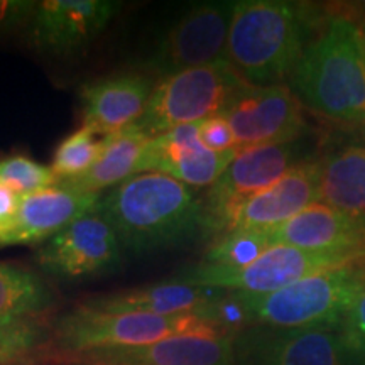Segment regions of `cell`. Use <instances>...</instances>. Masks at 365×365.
<instances>
[{
    "instance_id": "25",
    "label": "cell",
    "mask_w": 365,
    "mask_h": 365,
    "mask_svg": "<svg viewBox=\"0 0 365 365\" xmlns=\"http://www.w3.org/2000/svg\"><path fill=\"white\" fill-rule=\"evenodd\" d=\"M271 249L266 230H234L208 249L203 264L220 267H242L254 262Z\"/></svg>"
},
{
    "instance_id": "15",
    "label": "cell",
    "mask_w": 365,
    "mask_h": 365,
    "mask_svg": "<svg viewBox=\"0 0 365 365\" xmlns=\"http://www.w3.org/2000/svg\"><path fill=\"white\" fill-rule=\"evenodd\" d=\"M232 339L186 333L143 346L93 350L66 360L75 365H234Z\"/></svg>"
},
{
    "instance_id": "8",
    "label": "cell",
    "mask_w": 365,
    "mask_h": 365,
    "mask_svg": "<svg viewBox=\"0 0 365 365\" xmlns=\"http://www.w3.org/2000/svg\"><path fill=\"white\" fill-rule=\"evenodd\" d=\"M234 365H365L340 325H249L232 339Z\"/></svg>"
},
{
    "instance_id": "21",
    "label": "cell",
    "mask_w": 365,
    "mask_h": 365,
    "mask_svg": "<svg viewBox=\"0 0 365 365\" xmlns=\"http://www.w3.org/2000/svg\"><path fill=\"white\" fill-rule=\"evenodd\" d=\"M53 307L48 282L27 269L0 262V333L41 335L38 318Z\"/></svg>"
},
{
    "instance_id": "27",
    "label": "cell",
    "mask_w": 365,
    "mask_h": 365,
    "mask_svg": "<svg viewBox=\"0 0 365 365\" xmlns=\"http://www.w3.org/2000/svg\"><path fill=\"white\" fill-rule=\"evenodd\" d=\"M340 328L355 352L365 359V286L360 287L352 303L346 308L340 322Z\"/></svg>"
},
{
    "instance_id": "20",
    "label": "cell",
    "mask_w": 365,
    "mask_h": 365,
    "mask_svg": "<svg viewBox=\"0 0 365 365\" xmlns=\"http://www.w3.org/2000/svg\"><path fill=\"white\" fill-rule=\"evenodd\" d=\"M223 294L212 287L193 286L178 279L85 299L83 307L107 313H145L159 317L202 314Z\"/></svg>"
},
{
    "instance_id": "32",
    "label": "cell",
    "mask_w": 365,
    "mask_h": 365,
    "mask_svg": "<svg viewBox=\"0 0 365 365\" xmlns=\"http://www.w3.org/2000/svg\"><path fill=\"white\" fill-rule=\"evenodd\" d=\"M362 33H364V41H365V24H362Z\"/></svg>"
},
{
    "instance_id": "31",
    "label": "cell",
    "mask_w": 365,
    "mask_h": 365,
    "mask_svg": "<svg viewBox=\"0 0 365 365\" xmlns=\"http://www.w3.org/2000/svg\"><path fill=\"white\" fill-rule=\"evenodd\" d=\"M349 9H350V11L357 12L359 16L362 17V21H364V17H365V0H364V2H352V4H349Z\"/></svg>"
},
{
    "instance_id": "3",
    "label": "cell",
    "mask_w": 365,
    "mask_h": 365,
    "mask_svg": "<svg viewBox=\"0 0 365 365\" xmlns=\"http://www.w3.org/2000/svg\"><path fill=\"white\" fill-rule=\"evenodd\" d=\"M289 86L319 115L341 124H365L362 26L349 16L330 17L304 49Z\"/></svg>"
},
{
    "instance_id": "17",
    "label": "cell",
    "mask_w": 365,
    "mask_h": 365,
    "mask_svg": "<svg viewBox=\"0 0 365 365\" xmlns=\"http://www.w3.org/2000/svg\"><path fill=\"white\" fill-rule=\"evenodd\" d=\"M318 161H303L281 180L249 198L232 217L225 234L234 230H264L281 225L318 202Z\"/></svg>"
},
{
    "instance_id": "33",
    "label": "cell",
    "mask_w": 365,
    "mask_h": 365,
    "mask_svg": "<svg viewBox=\"0 0 365 365\" xmlns=\"http://www.w3.org/2000/svg\"><path fill=\"white\" fill-rule=\"evenodd\" d=\"M0 12H2V4H0Z\"/></svg>"
},
{
    "instance_id": "1",
    "label": "cell",
    "mask_w": 365,
    "mask_h": 365,
    "mask_svg": "<svg viewBox=\"0 0 365 365\" xmlns=\"http://www.w3.org/2000/svg\"><path fill=\"white\" fill-rule=\"evenodd\" d=\"M314 12L313 6L287 0L235 2L227 61L252 86L282 83L313 41Z\"/></svg>"
},
{
    "instance_id": "16",
    "label": "cell",
    "mask_w": 365,
    "mask_h": 365,
    "mask_svg": "<svg viewBox=\"0 0 365 365\" xmlns=\"http://www.w3.org/2000/svg\"><path fill=\"white\" fill-rule=\"evenodd\" d=\"M154 81L139 73H124L81 86L83 127L95 135L108 137L135 125L148 108Z\"/></svg>"
},
{
    "instance_id": "13",
    "label": "cell",
    "mask_w": 365,
    "mask_h": 365,
    "mask_svg": "<svg viewBox=\"0 0 365 365\" xmlns=\"http://www.w3.org/2000/svg\"><path fill=\"white\" fill-rule=\"evenodd\" d=\"M118 9L113 0H44L34 7L29 38L48 56H75L102 36Z\"/></svg>"
},
{
    "instance_id": "14",
    "label": "cell",
    "mask_w": 365,
    "mask_h": 365,
    "mask_svg": "<svg viewBox=\"0 0 365 365\" xmlns=\"http://www.w3.org/2000/svg\"><path fill=\"white\" fill-rule=\"evenodd\" d=\"M237 154V150L213 153L200 139L198 124L181 125L150 139L140 161L139 175L163 173L190 188H203L215 185Z\"/></svg>"
},
{
    "instance_id": "18",
    "label": "cell",
    "mask_w": 365,
    "mask_h": 365,
    "mask_svg": "<svg viewBox=\"0 0 365 365\" xmlns=\"http://www.w3.org/2000/svg\"><path fill=\"white\" fill-rule=\"evenodd\" d=\"M100 200V193L73 188L65 182L22 195L16 228L9 239V245L49 240L73 222L97 212Z\"/></svg>"
},
{
    "instance_id": "12",
    "label": "cell",
    "mask_w": 365,
    "mask_h": 365,
    "mask_svg": "<svg viewBox=\"0 0 365 365\" xmlns=\"http://www.w3.org/2000/svg\"><path fill=\"white\" fill-rule=\"evenodd\" d=\"M122 250L110 223L93 212L46 240L36 259L49 276L78 281L115 269L122 261Z\"/></svg>"
},
{
    "instance_id": "2",
    "label": "cell",
    "mask_w": 365,
    "mask_h": 365,
    "mask_svg": "<svg viewBox=\"0 0 365 365\" xmlns=\"http://www.w3.org/2000/svg\"><path fill=\"white\" fill-rule=\"evenodd\" d=\"M97 212L132 254L180 244L203 228L202 200L163 173H140L120 182L100 200Z\"/></svg>"
},
{
    "instance_id": "4",
    "label": "cell",
    "mask_w": 365,
    "mask_h": 365,
    "mask_svg": "<svg viewBox=\"0 0 365 365\" xmlns=\"http://www.w3.org/2000/svg\"><path fill=\"white\" fill-rule=\"evenodd\" d=\"M186 333L230 335L200 314L107 313L78 304L54 322L51 339L54 349L66 359L93 350L143 346Z\"/></svg>"
},
{
    "instance_id": "6",
    "label": "cell",
    "mask_w": 365,
    "mask_h": 365,
    "mask_svg": "<svg viewBox=\"0 0 365 365\" xmlns=\"http://www.w3.org/2000/svg\"><path fill=\"white\" fill-rule=\"evenodd\" d=\"M357 262H365L364 250H304L274 245L247 266L220 267L200 264L176 279L225 293L269 294L313 274Z\"/></svg>"
},
{
    "instance_id": "29",
    "label": "cell",
    "mask_w": 365,
    "mask_h": 365,
    "mask_svg": "<svg viewBox=\"0 0 365 365\" xmlns=\"http://www.w3.org/2000/svg\"><path fill=\"white\" fill-rule=\"evenodd\" d=\"M41 345V335L0 333V365H22Z\"/></svg>"
},
{
    "instance_id": "34",
    "label": "cell",
    "mask_w": 365,
    "mask_h": 365,
    "mask_svg": "<svg viewBox=\"0 0 365 365\" xmlns=\"http://www.w3.org/2000/svg\"><path fill=\"white\" fill-rule=\"evenodd\" d=\"M364 252H365V244H364Z\"/></svg>"
},
{
    "instance_id": "30",
    "label": "cell",
    "mask_w": 365,
    "mask_h": 365,
    "mask_svg": "<svg viewBox=\"0 0 365 365\" xmlns=\"http://www.w3.org/2000/svg\"><path fill=\"white\" fill-rule=\"evenodd\" d=\"M21 198L22 195L16 190L0 182V247L9 245V239L16 228Z\"/></svg>"
},
{
    "instance_id": "5",
    "label": "cell",
    "mask_w": 365,
    "mask_h": 365,
    "mask_svg": "<svg viewBox=\"0 0 365 365\" xmlns=\"http://www.w3.org/2000/svg\"><path fill=\"white\" fill-rule=\"evenodd\" d=\"M362 286L365 266L357 262L313 274L269 294H230L239 301L247 327H335Z\"/></svg>"
},
{
    "instance_id": "28",
    "label": "cell",
    "mask_w": 365,
    "mask_h": 365,
    "mask_svg": "<svg viewBox=\"0 0 365 365\" xmlns=\"http://www.w3.org/2000/svg\"><path fill=\"white\" fill-rule=\"evenodd\" d=\"M198 134L202 143L213 153H228V150H237L235 137L232 127L222 113L205 118L198 122Z\"/></svg>"
},
{
    "instance_id": "7",
    "label": "cell",
    "mask_w": 365,
    "mask_h": 365,
    "mask_svg": "<svg viewBox=\"0 0 365 365\" xmlns=\"http://www.w3.org/2000/svg\"><path fill=\"white\" fill-rule=\"evenodd\" d=\"M245 85L249 83L227 59L164 76L154 85L148 108L135 125L149 137H156L176 127L198 124L225 110Z\"/></svg>"
},
{
    "instance_id": "10",
    "label": "cell",
    "mask_w": 365,
    "mask_h": 365,
    "mask_svg": "<svg viewBox=\"0 0 365 365\" xmlns=\"http://www.w3.org/2000/svg\"><path fill=\"white\" fill-rule=\"evenodd\" d=\"M234 7L235 2H205L188 9L161 36L145 66L164 78L227 59Z\"/></svg>"
},
{
    "instance_id": "24",
    "label": "cell",
    "mask_w": 365,
    "mask_h": 365,
    "mask_svg": "<svg viewBox=\"0 0 365 365\" xmlns=\"http://www.w3.org/2000/svg\"><path fill=\"white\" fill-rule=\"evenodd\" d=\"M103 150V139L81 125L58 144L51 161V170L59 182L78 180L98 161Z\"/></svg>"
},
{
    "instance_id": "19",
    "label": "cell",
    "mask_w": 365,
    "mask_h": 365,
    "mask_svg": "<svg viewBox=\"0 0 365 365\" xmlns=\"http://www.w3.org/2000/svg\"><path fill=\"white\" fill-rule=\"evenodd\" d=\"M271 247L287 245L304 250H364L365 218L317 202L281 225L264 228Z\"/></svg>"
},
{
    "instance_id": "26",
    "label": "cell",
    "mask_w": 365,
    "mask_h": 365,
    "mask_svg": "<svg viewBox=\"0 0 365 365\" xmlns=\"http://www.w3.org/2000/svg\"><path fill=\"white\" fill-rule=\"evenodd\" d=\"M0 182L11 186L19 195L53 188L59 185L51 166H44L29 156H6L0 159Z\"/></svg>"
},
{
    "instance_id": "11",
    "label": "cell",
    "mask_w": 365,
    "mask_h": 365,
    "mask_svg": "<svg viewBox=\"0 0 365 365\" xmlns=\"http://www.w3.org/2000/svg\"><path fill=\"white\" fill-rule=\"evenodd\" d=\"M222 115L234 132L237 153L296 140L304 129L299 98L284 83L242 86Z\"/></svg>"
},
{
    "instance_id": "23",
    "label": "cell",
    "mask_w": 365,
    "mask_h": 365,
    "mask_svg": "<svg viewBox=\"0 0 365 365\" xmlns=\"http://www.w3.org/2000/svg\"><path fill=\"white\" fill-rule=\"evenodd\" d=\"M150 139L137 125L117 132L103 139V150L93 168L78 180L65 185L90 193H100L105 188H115L132 176L139 175V166L143 161Z\"/></svg>"
},
{
    "instance_id": "9",
    "label": "cell",
    "mask_w": 365,
    "mask_h": 365,
    "mask_svg": "<svg viewBox=\"0 0 365 365\" xmlns=\"http://www.w3.org/2000/svg\"><path fill=\"white\" fill-rule=\"evenodd\" d=\"M299 139L242 150L202 200L203 228L225 234L242 205L303 163Z\"/></svg>"
},
{
    "instance_id": "22",
    "label": "cell",
    "mask_w": 365,
    "mask_h": 365,
    "mask_svg": "<svg viewBox=\"0 0 365 365\" xmlns=\"http://www.w3.org/2000/svg\"><path fill=\"white\" fill-rule=\"evenodd\" d=\"M318 202L365 218V145H345L318 161Z\"/></svg>"
}]
</instances>
